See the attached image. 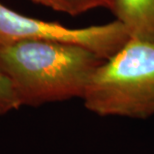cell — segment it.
<instances>
[{
  "mask_svg": "<svg viewBox=\"0 0 154 154\" xmlns=\"http://www.w3.org/2000/svg\"><path fill=\"white\" fill-rule=\"evenodd\" d=\"M99 56L79 45L19 40L0 45V68L13 83L22 106L82 98Z\"/></svg>",
  "mask_w": 154,
  "mask_h": 154,
  "instance_id": "1",
  "label": "cell"
},
{
  "mask_svg": "<svg viewBox=\"0 0 154 154\" xmlns=\"http://www.w3.org/2000/svg\"><path fill=\"white\" fill-rule=\"evenodd\" d=\"M130 38L119 21L70 28L58 22L28 17L0 2V45L19 40H43L85 47L105 60L115 54Z\"/></svg>",
  "mask_w": 154,
  "mask_h": 154,
  "instance_id": "3",
  "label": "cell"
},
{
  "mask_svg": "<svg viewBox=\"0 0 154 154\" xmlns=\"http://www.w3.org/2000/svg\"><path fill=\"white\" fill-rule=\"evenodd\" d=\"M81 99L96 115H154V42L130 37L92 73Z\"/></svg>",
  "mask_w": 154,
  "mask_h": 154,
  "instance_id": "2",
  "label": "cell"
},
{
  "mask_svg": "<svg viewBox=\"0 0 154 154\" xmlns=\"http://www.w3.org/2000/svg\"><path fill=\"white\" fill-rule=\"evenodd\" d=\"M21 106L11 79L0 68V116L18 110Z\"/></svg>",
  "mask_w": 154,
  "mask_h": 154,
  "instance_id": "6",
  "label": "cell"
},
{
  "mask_svg": "<svg viewBox=\"0 0 154 154\" xmlns=\"http://www.w3.org/2000/svg\"><path fill=\"white\" fill-rule=\"evenodd\" d=\"M110 10L130 37L154 42V0H111Z\"/></svg>",
  "mask_w": 154,
  "mask_h": 154,
  "instance_id": "4",
  "label": "cell"
},
{
  "mask_svg": "<svg viewBox=\"0 0 154 154\" xmlns=\"http://www.w3.org/2000/svg\"><path fill=\"white\" fill-rule=\"evenodd\" d=\"M70 16H78L97 8H111V0H30Z\"/></svg>",
  "mask_w": 154,
  "mask_h": 154,
  "instance_id": "5",
  "label": "cell"
}]
</instances>
